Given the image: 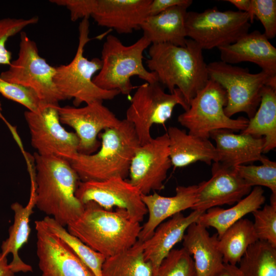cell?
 Here are the masks:
<instances>
[{
	"instance_id": "obj_17",
	"label": "cell",
	"mask_w": 276,
	"mask_h": 276,
	"mask_svg": "<svg viewBox=\"0 0 276 276\" xmlns=\"http://www.w3.org/2000/svg\"><path fill=\"white\" fill-rule=\"evenodd\" d=\"M36 254L42 276H95L62 239L53 233L43 220L35 222Z\"/></svg>"
},
{
	"instance_id": "obj_41",
	"label": "cell",
	"mask_w": 276,
	"mask_h": 276,
	"mask_svg": "<svg viewBox=\"0 0 276 276\" xmlns=\"http://www.w3.org/2000/svg\"><path fill=\"white\" fill-rule=\"evenodd\" d=\"M225 1L234 5L238 8V11L248 13L250 17L251 10V0H226Z\"/></svg>"
},
{
	"instance_id": "obj_31",
	"label": "cell",
	"mask_w": 276,
	"mask_h": 276,
	"mask_svg": "<svg viewBox=\"0 0 276 276\" xmlns=\"http://www.w3.org/2000/svg\"><path fill=\"white\" fill-rule=\"evenodd\" d=\"M239 264L243 276H276V247L258 240L247 248Z\"/></svg>"
},
{
	"instance_id": "obj_8",
	"label": "cell",
	"mask_w": 276,
	"mask_h": 276,
	"mask_svg": "<svg viewBox=\"0 0 276 276\" xmlns=\"http://www.w3.org/2000/svg\"><path fill=\"white\" fill-rule=\"evenodd\" d=\"M226 103L225 90L209 79L191 100L188 108L178 116V122L188 129L189 134L207 139L215 130L237 132L244 130L248 120L244 117L235 119L228 117L224 112Z\"/></svg>"
},
{
	"instance_id": "obj_24",
	"label": "cell",
	"mask_w": 276,
	"mask_h": 276,
	"mask_svg": "<svg viewBox=\"0 0 276 276\" xmlns=\"http://www.w3.org/2000/svg\"><path fill=\"white\" fill-rule=\"evenodd\" d=\"M167 133L170 157L174 168L186 167L197 162L209 165L217 162L215 147L209 139L189 134L175 126L169 127Z\"/></svg>"
},
{
	"instance_id": "obj_37",
	"label": "cell",
	"mask_w": 276,
	"mask_h": 276,
	"mask_svg": "<svg viewBox=\"0 0 276 276\" xmlns=\"http://www.w3.org/2000/svg\"><path fill=\"white\" fill-rule=\"evenodd\" d=\"M39 18L33 16L29 18H4L0 19V65H9L12 54L6 46L7 40L30 25L38 22Z\"/></svg>"
},
{
	"instance_id": "obj_23",
	"label": "cell",
	"mask_w": 276,
	"mask_h": 276,
	"mask_svg": "<svg viewBox=\"0 0 276 276\" xmlns=\"http://www.w3.org/2000/svg\"><path fill=\"white\" fill-rule=\"evenodd\" d=\"M183 248L192 256L196 276H217L224 262L218 246V236H211L207 228L196 222L187 228Z\"/></svg>"
},
{
	"instance_id": "obj_34",
	"label": "cell",
	"mask_w": 276,
	"mask_h": 276,
	"mask_svg": "<svg viewBox=\"0 0 276 276\" xmlns=\"http://www.w3.org/2000/svg\"><path fill=\"white\" fill-rule=\"evenodd\" d=\"M252 214L253 226L258 240L276 247V195L271 194L270 203Z\"/></svg>"
},
{
	"instance_id": "obj_10",
	"label": "cell",
	"mask_w": 276,
	"mask_h": 276,
	"mask_svg": "<svg viewBox=\"0 0 276 276\" xmlns=\"http://www.w3.org/2000/svg\"><path fill=\"white\" fill-rule=\"evenodd\" d=\"M248 13L215 7L201 12L187 11L185 26L187 37L202 50H211L236 42L249 32L251 27Z\"/></svg>"
},
{
	"instance_id": "obj_27",
	"label": "cell",
	"mask_w": 276,
	"mask_h": 276,
	"mask_svg": "<svg viewBox=\"0 0 276 276\" xmlns=\"http://www.w3.org/2000/svg\"><path fill=\"white\" fill-rule=\"evenodd\" d=\"M264 193L262 187H254L247 196L233 206L228 209L219 206L210 208L199 216L196 223L206 228H214L219 238L232 225L261 208L266 200Z\"/></svg>"
},
{
	"instance_id": "obj_35",
	"label": "cell",
	"mask_w": 276,
	"mask_h": 276,
	"mask_svg": "<svg viewBox=\"0 0 276 276\" xmlns=\"http://www.w3.org/2000/svg\"><path fill=\"white\" fill-rule=\"evenodd\" d=\"M153 276H196L193 258L184 248H173Z\"/></svg>"
},
{
	"instance_id": "obj_6",
	"label": "cell",
	"mask_w": 276,
	"mask_h": 276,
	"mask_svg": "<svg viewBox=\"0 0 276 276\" xmlns=\"http://www.w3.org/2000/svg\"><path fill=\"white\" fill-rule=\"evenodd\" d=\"M78 31V45L73 60L67 64L55 67L54 81L56 86L65 100L73 99L75 107L82 103L112 100L120 94L119 91L100 88L93 81L101 68V59L89 60L84 56V48L91 40L88 18L81 20Z\"/></svg>"
},
{
	"instance_id": "obj_13",
	"label": "cell",
	"mask_w": 276,
	"mask_h": 276,
	"mask_svg": "<svg viewBox=\"0 0 276 276\" xmlns=\"http://www.w3.org/2000/svg\"><path fill=\"white\" fill-rule=\"evenodd\" d=\"M58 106L47 105L36 112L27 110L25 118L35 152L70 162L78 153L79 140L75 132L67 131L62 125Z\"/></svg>"
},
{
	"instance_id": "obj_11",
	"label": "cell",
	"mask_w": 276,
	"mask_h": 276,
	"mask_svg": "<svg viewBox=\"0 0 276 276\" xmlns=\"http://www.w3.org/2000/svg\"><path fill=\"white\" fill-rule=\"evenodd\" d=\"M20 34L18 56L1 73L0 78L32 89L45 104L59 105V102L65 99L54 81L56 67L40 56L36 43L25 32Z\"/></svg>"
},
{
	"instance_id": "obj_42",
	"label": "cell",
	"mask_w": 276,
	"mask_h": 276,
	"mask_svg": "<svg viewBox=\"0 0 276 276\" xmlns=\"http://www.w3.org/2000/svg\"><path fill=\"white\" fill-rule=\"evenodd\" d=\"M217 276H243L237 265L224 264Z\"/></svg>"
},
{
	"instance_id": "obj_19",
	"label": "cell",
	"mask_w": 276,
	"mask_h": 276,
	"mask_svg": "<svg viewBox=\"0 0 276 276\" xmlns=\"http://www.w3.org/2000/svg\"><path fill=\"white\" fill-rule=\"evenodd\" d=\"M198 185L178 186L175 195L166 197L157 192L142 194V199L148 213L147 222L142 226L138 240L144 242L153 235L156 228L167 219L188 209L197 201Z\"/></svg>"
},
{
	"instance_id": "obj_30",
	"label": "cell",
	"mask_w": 276,
	"mask_h": 276,
	"mask_svg": "<svg viewBox=\"0 0 276 276\" xmlns=\"http://www.w3.org/2000/svg\"><path fill=\"white\" fill-rule=\"evenodd\" d=\"M102 276H153V268L144 255L142 242L137 241L128 249L105 259Z\"/></svg>"
},
{
	"instance_id": "obj_22",
	"label": "cell",
	"mask_w": 276,
	"mask_h": 276,
	"mask_svg": "<svg viewBox=\"0 0 276 276\" xmlns=\"http://www.w3.org/2000/svg\"><path fill=\"white\" fill-rule=\"evenodd\" d=\"M233 132L220 129L211 133L210 137L215 143L217 162L234 168L260 161L263 154L264 138Z\"/></svg>"
},
{
	"instance_id": "obj_29",
	"label": "cell",
	"mask_w": 276,
	"mask_h": 276,
	"mask_svg": "<svg viewBox=\"0 0 276 276\" xmlns=\"http://www.w3.org/2000/svg\"><path fill=\"white\" fill-rule=\"evenodd\" d=\"M258 240L252 221L242 218L218 238V246L225 264L237 265L247 248Z\"/></svg>"
},
{
	"instance_id": "obj_14",
	"label": "cell",
	"mask_w": 276,
	"mask_h": 276,
	"mask_svg": "<svg viewBox=\"0 0 276 276\" xmlns=\"http://www.w3.org/2000/svg\"><path fill=\"white\" fill-rule=\"evenodd\" d=\"M76 196L83 205L93 201L108 210L114 207L125 209L140 223L148 213L138 189L120 177L101 181H80Z\"/></svg>"
},
{
	"instance_id": "obj_36",
	"label": "cell",
	"mask_w": 276,
	"mask_h": 276,
	"mask_svg": "<svg viewBox=\"0 0 276 276\" xmlns=\"http://www.w3.org/2000/svg\"><path fill=\"white\" fill-rule=\"evenodd\" d=\"M0 94L5 98L25 106L28 111L38 112L47 105L32 89L5 81L1 78Z\"/></svg>"
},
{
	"instance_id": "obj_3",
	"label": "cell",
	"mask_w": 276,
	"mask_h": 276,
	"mask_svg": "<svg viewBox=\"0 0 276 276\" xmlns=\"http://www.w3.org/2000/svg\"><path fill=\"white\" fill-rule=\"evenodd\" d=\"M148 54L146 63L158 82L170 93L178 89L188 106L209 79L202 50L192 39H187L185 46L151 44Z\"/></svg>"
},
{
	"instance_id": "obj_33",
	"label": "cell",
	"mask_w": 276,
	"mask_h": 276,
	"mask_svg": "<svg viewBox=\"0 0 276 276\" xmlns=\"http://www.w3.org/2000/svg\"><path fill=\"white\" fill-rule=\"evenodd\" d=\"M260 165H240L234 169L245 182L252 187H265L276 195V163L262 156Z\"/></svg>"
},
{
	"instance_id": "obj_18",
	"label": "cell",
	"mask_w": 276,
	"mask_h": 276,
	"mask_svg": "<svg viewBox=\"0 0 276 276\" xmlns=\"http://www.w3.org/2000/svg\"><path fill=\"white\" fill-rule=\"evenodd\" d=\"M212 167V176L207 181L198 185L197 201L193 211L205 212L208 209L224 204H235L251 191L237 173L234 168L219 162H214Z\"/></svg>"
},
{
	"instance_id": "obj_32",
	"label": "cell",
	"mask_w": 276,
	"mask_h": 276,
	"mask_svg": "<svg viewBox=\"0 0 276 276\" xmlns=\"http://www.w3.org/2000/svg\"><path fill=\"white\" fill-rule=\"evenodd\" d=\"M42 220L48 228L73 250L95 276H102V265L106 259L103 255L93 250L71 234L53 218L47 216Z\"/></svg>"
},
{
	"instance_id": "obj_39",
	"label": "cell",
	"mask_w": 276,
	"mask_h": 276,
	"mask_svg": "<svg viewBox=\"0 0 276 276\" xmlns=\"http://www.w3.org/2000/svg\"><path fill=\"white\" fill-rule=\"evenodd\" d=\"M192 0H151L149 8V16L157 15L166 10L176 6L189 7Z\"/></svg>"
},
{
	"instance_id": "obj_12",
	"label": "cell",
	"mask_w": 276,
	"mask_h": 276,
	"mask_svg": "<svg viewBox=\"0 0 276 276\" xmlns=\"http://www.w3.org/2000/svg\"><path fill=\"white\" fill-rule=\"evenodd\" d=\"M186 110L189 106L180 90L176 88L167 93L158 82L138 86L126 112V120L135 131L140 145L152 138L151 128L154 124L164 125L169 120L176 105Z\"/></svg>"
},
{
	"instance_id": "obj_16",
	"label": "cell",
	"mask_w": 276,
	"mask_h": 276,
	"mask_svg": "<svg viewBox=\"0 0 276 276\" xmlns=\"http://www.w3.org/2000/svg\"><path fill=\"white\" fill-rule=\"evenodd\" d=\"M61 123L72 127L79 140L78 152L90 154L100 146L99 135L106 129L117 126L121 120L102 101L78 107H57Z\"/></svg>"
},
{
	"instance_id": "obj_9",
	"label": "cell",
	"mask_w": 276,
	"mask_h": 276,
	"mask_svg": "<svg viewBox=\"0 0 276 276\" xmlns=\"http://www.w3.org/2000/svg\"><path fill=\"white\" fill-rule=\"evenodd\" d=\"M151 0H52L66 8L71 20L91 17L98 25L113 29L119 34H130L141 30L149 16Z\"/></svg>"
},
{
	"instance_id": "obj_21",
	"label": "cell",
	"mask_w": 276,
	"mask_h": 276,
	"mask_svg": "<svg viewBox=\"0 0 276 276\" xmlns=\"http://www.w3.org/2000/svg\"><path fill=\"white\" fill-rule=\"evenodd\" d=\"M203 213L194 210L187 216L181 212L177 213L161 223L152 236L142 242L145 259L151 263L153 275L174 246L182 240L188 227L196 222Z\"/></svg>"
},
{
	"instance_id": "obj_2",
	"label": "cell",
	"mask_w": 276,
	"mask_h": 276,
	"mask_svg": "<svg viewBox=\"0 0 276 276\" xmlns=\"http://www.w3.org/2000/svg\"><path fill=\"white\" fill-rule=\"evenodd\" d=\"M67 226L71 234L106 258L131 247L142 228L125 209L108 210L93 201L85 203L82 214Z\"/></svg>"
},
{
	"instance_id": "obj_20",
	"label": "cell",
	"mask_w": 276,
	"mask_h": 276,
	"mask_svg": "<svg viewBox=\"0 0 276 276\" xmlns=\"http://www.w3.org/2000/svg\"><path fill=\"white\" fill-rule=\"evenodd\" d=\"M218 49L222 62L232 65L250 62L270 76L276 77V48L258 30L248 32L236 42Z\"/></svg>"
},
{
	"instance_id": "obj_5",
	"label": "cell",
	"mask_w": 276,
	"mask_h": 276,
	"mask_svg": "<svg viewBox=\"0 0 276 276\" xmlns=\"http://www.w3.org/2000/svg\"><path fill=\"white\" fill-rule=\"evenodd\" d=\"M151 43L143 36L136 42L125 45L116 36L109 34L101 50V68L93 81L104 90H117L129 95L135 87L131 78L137 76L146 82H158L155 73L148 71L143 63V53Z\"/></svg>"
},
{
	"instance_id": "obj_4",
	"label": "cell",
	"mask_w": 276,
	"mask_h": 276,
	"mask_svg": "<svg viewBox=\"0 0 276 276\" xmlns=\"http://www.w3.org/2000/svg\"><path fill=\"white\" fill-rule=\"evenodd\" d=\"M99 149L90 154L78 153L70 161L81 181L126 179L131 160L140 145L132 124L125 119L100 133Z\"/></svg>"
},
{
	"instance_id": "obj_40",
	"label": "cell",
	"mask_w": 276,
	"mask_h": 276,
	"mask_svg": "<svg viewBox=\"0 0 276 276\" xmlns=\"http://www.w3.org/2000/svg\"><path fill=\"white\" fill-rule=\"evenodd\" d=\"M13 271L10 264L8 262L7 256L0 252V276H13Z\"/></svg>"
},
{
	"instance_id": "obj_15",
	"label": "cell",
	"mask_w": 276,
	"mask_h": 276,
	"mask_svg": "<svg viewBox=\"0 0 276 276\" xmlns=\"http://www.w3.org/2000/svg\"><path fill=\"white\" fill-rule=\"evenodd\" d=\"M172 166L166 132L136 148L129 168V181L142 194L160 191Z\"/></svg>"
},
{
	"instance_id": "obj_1",
	"label": "cell",
	"mask_w": 276,
	"mask_h": 276,
	"mask_svg": "<svg viewBox=\"0 0 276 276\" xmlns=\"http://www.w3.org/2000/svg\"><path fill=\"white\" fill-rule=\"evenodd\" d=\"M36 206L63 226L75 221L83 205L76 192L80 181L70 162L54 156L34 153Z\"/></svg>"
},
{
	"instance_id": "obj_38",
	"label": "cell",
	"mask_w": 276,
	"mask_h": 276,
	"mask_svg": "<svg viewBox=\"0 0 276 276\" xmlns=\"http://www.w3.org/2000/svg\"><path fill=\"white\" fill-rule=\"evenodd\" d=\"M251 1V24L254 18L257 17L264 27L265 36L268 39L274 38L276 35V1Z\"/></svg>"
},
{
	"instance_id": "obj_7",
	"label": "cell",
	"mask_w": 276,
	"mask_h": 276,
	"mask_svg": "<svg viewBox=\"0 0 276 276\" xmlns=\"http://www.w3.org/2000/svg\"><path fill=\"white\" fill-rule=\"evenodd\" d=\"M207 70L209 79L217 82L226 91L224 112L229 118L244 112L250 119L259 106L263 87L276 89V77H271L262 71L253 74L247 68L221 61L208 64Z\"/></svg>"
},
{
	"instance_id": "obj_25",
	"label": "cell",
	"mask_w": 276,
	"mask_h": 276,
	"mask_svg": "<svg viewBox=\"0 0 276 276\" xmlns=\"http://www.w3.org/2000/svg\"><path fill=\"white\" fill-rule=\"evenodd\" d=\"M36 205V187L34 178L31 177L29 200L26 206L14 202L11 209L14 213V221L9 229L8 238L1 245V252L6 256L11 254L12 261L9 263L14 273L32 271L31 266L25 263L19 256V251L28 240L30 234V220Z\"/></svg>"
},
{
	"instance_id": "obj_26",
	"label": "cell",
	"mask_w": 276,
	"mask_h": 276,
	"mask_svg": "<svg viewBox=\"0 0 276 276\" xmlns=\"http://www.w3.org/2000/svg\"><path fill=\"white\" fill-rule=\"evenodd\" d=\"M188 8L176 6L157 15L148 16L141 26L143 36L151 44L185 46L187 40L185 21Z\"/></svg>"
},
{
	"instance_id": "obj_28",
	"label": "cell",
	"mask_w": 276,
	"mask_h": 276,
	"mask_svg": "<svg viewBox=\"0 0 276 276\" xmlns=\"http://www.w3.org/2000/svg\"><path fill=\"white\" fill-rule=\"evenodd\" d=\"M240 133L263 137V153L276 147L275 89L267 86L263 87L259 106L254 116L248 120L245 128Z\"/></svg>"
},
{
	"instance_id": "obj_43",
	"label": "cell",
	"mask_w": 276,
	"mask_h": 276,
	"mask_svg": "<svg viewBox=\"0 0 276 276\" xmlns=\"http://www.w3.org/2000/svg\"><path fill=\"white\" fill-rule=\"evenodd\" d=\"M13 276H15V275H13Z\"/></svg>"
}]
</instances>
